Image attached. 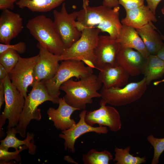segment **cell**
Returning a JSON list of instances; mask_svg holds the SVG:
<instances>
[{
  "label": "cell",
  "mask_w": 164,
  "mask_h": 164,
  "mask_svg": "<svg viewBox=\"0 0 164 164\" xmlns=\"http://www.w3.org/2000/svg\"><path fill=\"white\" fill-rule=\"evenodd\" d=\"M89 0H83L82 9L77 11L76 26L80 31L95 27L106 32L113 39H118L122 24L119 19V6L110 8L103 5L90 6Z\"/></svg>",
  "instance_id": "obj_1"
},
{
  "label": "cell",
  "mask_w": 164,
  "mask_h": 164,
  "mask_svg": "<svg viewBox=\"0 0 164 164\" xmlns=\"http://www.w3.org/2000/svg\"><path fill=\"white\" fill-rule=\"evenodd\" d=\"M102 84L97 76L93 73L76 81L71 78L61 85L60 90L65 93L63 97L68 104L84 110L87 104L92 103L93 98L101 97L98 91Z\"/></svg>",
  "instance_id": "obj_2"
},
{
  "label": "cell",
  "mask_w": 164,
  "mask_h": 164,
  "mask_svg": "<svg viewBox=\"0 0 164 164\" xmlns=\"http://www.w3.org/2000/svg\"><path fill=\"white\" fill-rule=\"evenodd\" d=\"M59 97H54L49 94L45 84L41 81L35 83L28 95L25 98L24 108L17 126V133L25 138L27 126L32 120L39 121L41 118V110L38 106L43 102L49 101L54 104H58Z\"/></svg>",
  "instance_id": "obj_3"
},
{
  "label": "cell",
  "mask_w": 164,
  "mask_h": 164,
  "mask_svg": "<svg viewBox=\"0 0 164 164\" xmlns=\"http://www.w3.org/2000/svg\"><path fill=\"white\" fill-rule=\"evenodd\" d=\"M26 26L40 46L54 54H62L66 47L50 18L37 15L29 20Z\"/></svg>",
  "instance_id": "obj_4"
},
{
  "label": "cell",
  "mask_w": 164,
  "mask_h": 164,
  "mask_svg": "<svg viewBox=\"0 0 164 164\" xmlns=\"http://www.w3.org/2000/svg\"><path fill=\"white\" fill-rule=\"evenodd\" d=\"M93 68L85 65L80 60H63L54 77L45 81L49 94L54 97H59L60 88L65 82L75 77L78 80L93 73Z\"/></svg>",
  "instance_id": "obj_5"
},
{
  "label": "cell",
  "mask_w": 164,
  "mask_h": 164,
  "mask_svg": "<svg viewBox=\"0 0 164 164\" xmlns=\"http://www.w3.org/2000/svg\"><path fill=\"white\" fill-rule=\"evenodd\" d=\"M81 32V36L80 39L70 47L65 49L60 56L61 61L88 60L94 64V51L101 31L99 29L93 27L84 28Z\"/></svg>",
  "instance_id": "obj_6"
},
{
  "label": "cell",
  "mask_w": 164,
  "mask_h": 164,
  "mask_svg": "<svg viewBox=\"0 0 164 164\" xmlns=\"http://www.w3.org/2000/svg\"><path fill=\"white\" fill-rule=\"evenodd\" d=\"M2 80L5 88V105L0 115L1 137L3 135L2 127L6 119L8 121L7 129L17 126L25 102V98L12 84L9 75Z\"/></svg>",
  "instance_id": "obj_7"
},
{
  "label": "cell",
  "mask_w": 164,
  "mask_h": 164,
  "mask_svg": "<svg viewBox=\"0 0 164 164\" xmlns=\"http://www.w3.org/2000/svg\"><path fill=\"white\" fill-rule=\"evenodd\" d=\"M144 77L142 80L126 84L123 87L107 88L103 86L100 94L107 104L115 106H124L139 99L147 89Z\"/></svg>",
  "instance_id": "obj_8"
},
{
  "label": "cell",
  "mask_w": 164,
  "mask_h": 164,
  "mask_svg": "<svg viewBox=\"0 0 164 164\" xmlns=\"http://www.w3.org/2000/svg\"><path fill=\"white\" fill-rule=\"evenodd\" d=\"M53 23L66 48H68L80 37L82 32L75 25L77 17V11L69 14L67 10L66 3L62 5L60 11L56 10L53 12Z\"/></svg>",
  "instance_id": "obj_9"
},
{
  "label": "cell",
  "mask_w": 164,
  "mask_h": 164,
  "mask_svg": "<svg viewBox=\"0 0 164 164\" xmlns=\"http://www.w3.org/2000/svg\"><path fill=\"white\" fill-rule=\"evenodd\" d=\"M39 54L27 58L20 57L17 63L8 74L13 85L25 97L27 96L28 88L34 82V71Z\"/></svg>",
  "instance_id": "obj_10"
},
{
  "label": "cell",
  "mask_w": 164,
  "mask_h": 164,
  "mask_svg": "<svg viewBox=\"0 0 164 164\" xmlns=\"http://www.w3.org/2000/svg\"><path fill=\"white\" fill-rule=\"evenodd\" d=\"M107 103L101 99L100 108L93 111L87 112L85 120L88 125L93 126L96 124L99 126H107L114 132L120 129L121 122L118 111L114 107L106 106Z\"/></svg>",
  "instance_id": "obj_11"
},
{
  "label": "cell",
  "mask_w": 164,
  "mask_h": 164,
  "mask_svg": "<svg viewBox=\"0 0 164 164\" xmlns=\"http://www.w3.org/2000/svg\"><path fill=\"white\" fill-rule=\"evenodd\" d=\"M121 47L118 39H113L109 35H99L94 51L95 68L100 70L107 66L117 65L115 58Z\"/></svg>",
  "instance_id": "obj_12"
},
{
  "label": "cell",
  "mask_w": 164,
  "mask_h": 164,
  "mask_svg": "<svg viewBox=\"0 0 164 164\" xmlns=\"http://www.w3.org/2000/svg\"><path fill=\"white\" fill-rule=\"evenodd\" d=\"M39 56L34 71V84L39 82L48 80L55 75L60 64V56L54 54L40 46L38 43Z\"/></svg>",
  "instance_id": "obj_13"
},
{
  "label": "cell",
  "mask_w": 164,
  "mask_h": 164,
  "mask_svg": "<svg viewBox=\"0 0 164 164\" xmlns=\"http://www.w3.org/2000/svg\"><path fill=\"white\" fill-rule=\"evenodd\" d=\"M87 111L83 110L79 114L78 122L70 128L62 131L59 135L60 138L65 140L64 149L72 153L75 152V144L76 140L81 135L89 132H95L98 134H106L108 130L106 126L94 127L87 124L85 120Z\"/></svg>",
  "instance_id": "obj_14"
},
{
  "label": "cell",
  "mask_w": 164,
  "mask_h": 164,
  "mask_svg": "<svg viewBox=\"0 0 164 164\" xmlns=\"http://www.w3.org/2000/svg\"><path fill=\"white\" fill-rule=\"evenodd\" d=\"M23 28L22 18L9 10L2 11L0 16V42L9 44Z\"/></svg>",
  "instance_id": "obj_15"
},
{
  "label": "cell",
  "mask_w": 164,
  "mask_h": 164,
  "mask_svg": "<svg viewBox=\"0 0 164 164\" xmlns=\"http://www.w3.org/2000/svg\"><path fill=\"white\" fill-rule=\"evenodd\" d=\"M146 59L137 50L131 48L121 47L116 56L115 63L129 75L135 76L141 73L142 69Z\"/></svg>",
  "instance_id": "obj_16"
},
{
  "label": "cell",
  "mask_w": 164,
  "mask_h": 164,
  "mask_svg": "<svg viewBox=\"0 0 164 164\" xmlns=\"http://www.w3.org/2000/svg\"><path fill=\"white\" fill-rule=\"evenodd\" d=\"M58 104L56 109L49 108L47 114L56 128L62 131L68 129L76 124L74 120L70 118L71 115L75 111L80 110L69 105L63 97L59 98Z\"/></svg>",
  "instance_id": "obj_17"
},
{
  "label": "cell",
  "mask_w": 164,
  "mask_h": 164,
  "mask_svg": "<svg viewBox=\"0 0 164 164\" xmlns=\"http://www.w3.org/2000/svg\"><path fill=\"white\" fill-rule=\"evenodd\" d=\"M129 75L122 67L118 66H108L100 70L97 78L103 86L108 88L121 87L127 84Z\"/></svg>",
  "instance_id": "obj_18"
},
{
  "label": "cell",
  "mask_w": 164,
  "mask_h": 164,
  "mask_svg": "<svg viewBox=\"0 0 164 164\" xmlns=\"http://www.w3.org/2000/svg\"><path fill=\"white\" fill-rule=\"evenodd\" d=\"M126 12V16L121 21V24L135 29L140 28L150 22H156L157 21L155 15L144 5Z\"/></svg>",
  "instance_id": "obj_19"
},
{
  "label": "cell",
  "mask_w": 164,
  "mask_h": 164,
  "mask_svg": "<svg viewBox=\"0 0 164 164\" xmlns=\"http://www.w3.org/2000/svg\"><path fill=\"white\" fill-rule=\"evenodd\" d=\"M118 39L121 48L134 49L141 53L146 59L150 55L137 30L132 27L122 25Z\"/></svg>",
  "instance_id": "obj_20"
},
{
  "label": "cell",
  "mask_w": 164,
  "mask_h": 164,
  "mask_svg": "<svg viewBox=\"0 0 164 164\" xmlns=\"http://www.w3.org/2000/svg\"><path fill=\"white\" fill-rule=\"evenodd\" d=\"M142 39L150 54L156 55L164 45V36L157 32L158 29L150 22L140 28L136 29Z\"/></svg>",
  "instance_id": "obj_21"
},
{
  "label": "cell",
  "mask_w": 164,
  "mask_h": 164,
  "mask_svg": "<svg viewBox=\"0 0 164 164\" xmlns=\"http://www.w3.org/2000/svg\"><path fill=\"white\" fill-rule=\"evenodd\" d=\"M17 133L15 127L7 129L6 137L0 141V149L8 150L9 148H12L17 149L21 146L26 145L28 148L29 153L34 155L36 149L34 144V134L28 132L26 138L24 140H20L16 137Z\"/></svg>",
  "instance_id": "obj_22"
},
{
  "label": "cell",
  "mask_w": 164,
  "mask_h": 164,
  "mask_svg": "<svg viewBox=\"0 0 164 164\" xmlns=\"http://www.w3.org/2000/svg\"><path fill=\"white\" fill-rule=\"evenodd\" d=\"M141 73L144 76L147 85H149L152 80L164 75V61L156 55L150 54L142 67Z\"/></svg>",
  "instance_id": "obj_23"
},
{
  "label": "cell",
  "mask_w": 164,
  "mask_h": 164,
  "mask_svg": "<svg viewBox=\"0 0 164 164\" xmlns=\"http://www.w3.org/2000/svg\"><path fill=\"white\" fill-rule=\"evenodd\" d=\"M66 0H20L15 3L20 8H27L32 12H46L62 4Z\"/></svg>",
  "instance_id": "obj_24"
},
{
  "label": "cell",
  "mask_w": 164,
  "mask_h": 164,
  "mask_svg": "<svg viewBox=\"0 0 164 164\" xmlns=\"http://www.w3.org/2000/svg\"><path fill=\"white\" fill-rule=\"evenodd\" d=\"M113 159L112 155L107 150L98 152L92 149L84 154L82 159L84 164H108Z\"/></svg>",
  "instance_id": "obj_25"
},
{
  "label": "cell",
  "mask_w": 164,
  "mask_h": 164,
  "mask_svg": "<svg viewBox=\"0 0 164 164\" xmlns=\"http://www.w3.org/2000/svg\"><path fill=\"white\" fill-rule=\"evenodd\" d=\"M130 149V146L124 149L115 148V158L113 161L117 162L116 164H140L146 162L145 157L134 156L129 153Z\"/></svg>",
  "instance_id": "obj_26"
},
{
  "label": "cell",
  "mask_w": 164,
  "mask_h": 164,
  "mask_svg": "<svg viewBox=\"0 0 164 164\" xmlns=\"http://www.w3.org/2000/svg\"><path fill=\"white\" fill-rule=\"evenodd\" d=\"M20 57L17 51L9 50L0 54V64L9 74L15 66Z\"/></svg>",
  "instance_id": "obj_27"
},
{
  "label": "cell",
  "mask_w": 164,
  "mask_h": 164,
  "mask_svg": "<svg viewBox=\"0 0 164 164\" xmlns=\"http://www.w3.org/2000/svg\"><path fill=\"white\" fill-rule=\"evenodd\" d=\"M147 139L154 149V156L151 164H157L160 156L164 151V138H157L153 135H150L147 137Z\"/></svg>",
  "instance_id": "obj_28"
},
{
  "label": "cell",
  "mask_w": 164,
  "mask_h": 164,
  "mask_svg": "<svg viewBox=\"0 0 164 164\" xmlns=\"http://www.w3.org/2000/svg\"><path fill=\"white\" fill-rule=\"evenodd\" d=\"M28 149L26 145L20 146L19 149H15L13 152H10L8 150L0 149V164L8 162L12 160H14L17 162H20L21 157L19 154L22 151Z\"/></svg>",
  "instance_id": "obj_29"
},
{
  "label": "cell",
  "mask_w": 164,
  "mask_h": 164,
  "mask_svg": "<svg viewBox=\"0 0 164 164\" xmlns=\"http://www.w3.org/2000/svg\"><path fill=\"white\" fill-rule=\"evenodd\" d=\"M26 49V43L23 42H20L14 45L0 44V54L9 50L16 51L19 53L22 54L25 52Z\"/></svg>",
  "instance_id": "obj_30"
},
{
  "label": "cell",
  "mask_w": 164,
  "mask_h": 164,
  "mask_svg": "<svg viewBox=\"0 0 164 164\" xmlns=\"http://www.w3.org/2000/svg\"><path fill=\"white\" fill-rule=\"evenodd\" d=\"M125 11L133 9L144 5V0H118Z\"/></svg>",
  "instance_id": "obj_31"
},
{
  "label": "cell",
  "mask_w": 164,
  "mask_h": 164,
  "mask_svg": "<svg viewBox=\"0 0 164 164\" xmlns=\"http://www.w3.org/2000/svg\"><path fill=\"white\" fill-rule=\"evenodd\" d=\"M20 0H0V9L4 10H13L15 6L14 4Z\"/></svg>",
  "instance_id": "obj_32"
},
{
  "label": "cell",
  "mask_w": 164,
  "mask_h": 164,
  "mask_svg": "<svg viewBox=\"0 0 164 164\" xmlns=\"http://www.w3.org/2000/svg\"><path fill=\"white\" fill-rule=\"evenodd\" d=\"M147 3V6L149 8L153 13L155 15L157 7L162 0H145Z\"/></svg>",
  "instance_id": "obj_33"
},
{
  "label": "cell",
  "mask_w": 164,
  "mask_h": 164,
  "mask_svg": "<svg viewBox=\"0 0 164 164\" xmlns=\"http://www.w3.org/2000/svg\"><path fill=\"white\" fill-rule=\"evenodd\" d=\"M102 5L110 8L119 6L118 0H103Z\"/></svg>",
  "instance_id": "obj_34"
},
{
  "label": "cell",
  "mask_w": 164,
  "mask_h": 164,
  "mask_svg": "<svg viewBox=\"0 0 164 164\" xmlns=\"http://www.w3.org/2000/svg\"><path fill=\"white\" fill-rule=\"evenodd\" d=\"M5 102V88L3 80L0 82V108L1 109L4 103Z\"/></svg>",
  "instance_id": "obj_35"
},
{
  "label": "cell",
  "mask_w": 164,
  "mask_h": 164,
  "mask_svg": "<svg viewBox=\"0 0 164 164\" xmlns=\"http://www.w3.org/2000/svg\"><path fill=\"white\" fill-rule=\"evenodd\" d=\"M8 75V73L5 67L0 64V80H3Z\"/></svg>",
  "instance_id": "obj_36"
},
{
  "label": "cell",
  "mask_w": 164,
  "mask_h": 164,
  "mask_svg": "<svg viewBox=\"0 0 164 164\" xmlns=\"http://www.w3.org/2000/svg\"><path fill=\"white\" fill-rule=\"evenodd\" d=\"M156 55L159 58L164 61V45L159 51Z\"/></svg>",
  "instance_id": "obj_37"
},
{
  "label": "cell",
  "mask_w": 164,
  "mask_h": 164,
  "mask_svg": "<svg viewBox=\"0 0 164 164\" xmlns=\"http://www.w3.org/2000/svg\"><path fill=\"white\" fill-rule=\"evenodd\" d=\"M64 159L69 163L74 164H78L76 161H74L70 156L67 155L65 156L64 157Z\"/></svg>",
  "instance_id": "obj_38"
},
{
  "label": "cell",
  "mask_w": 164,
  "mask_h": 164,
  "mask_svg": "<svg viewBox=\"0 0 164 164\" xmlns=\"http://www.w3.org/2000/svg\"><path fill=\"white\" fill-rule=\"evenodd\" d=\"M161 12L163 15H164V7L161 9Z\"/></svg>",
  "instance_id": "obj_39"
}]
</instances>
